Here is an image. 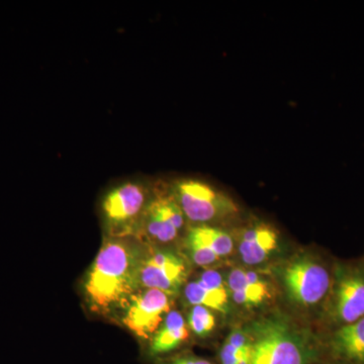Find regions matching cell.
<instances>
[{"label": "cell", "instance_id": "14", "mask_svg": "<svg viewBox=\"0 0 364 364\" xmlns=\"http://www.w3.org/2000/svg\"><path fill=\"white\" fill-rule=\"evenodd\" d=\"M232 299L238 305L259 306L270 296V289L264 279L254 272L235 268L228 277Z\"/></svg>", "mask_w": 364, "mask_h": 364}, {"label": "cell", "instance_id": "2", "mask_svg": "<svg viewBox=\"0 0 364 364\" xmlns=\"http://www.w3.org/2000/svg\"><path fill=\"white\" fill-rule=\"evenodd\" d=\"M251 331V364H308L305 342L287 321L267 318L254 324Z\"/></svg>", "mask_w": 364, "mask_h": 364}, {"label": "cell", "instance_id": "1", "mask_svg": "<svg viewBox=\"0 0 364 364\" xmlns=\"http://www.w3.org/2000/svg\"><path fill=\"white\" fill-rule=\"evenodd\" d=\"M144 248L145 244L136 237H105L83 284L93 312L122 309L138 291L136 275Z\"/></svg>", "mask_w": 364, "mask_h": 364}, {"label": "cell", "instance_id": "6", "mask_svg": "<svg viewBox=\"0 0 364 364\" xmlns=\"http://www.w3.org/2000/svg\"><path fill=\"white\" fill-rule=\"evenodd\" d=\"M335 267V264H334ZM334 267L315 256H299L282 272L289 298L301 306H316L327 299L331 291Z\"/></svg>", "mask_w": 364, "mask_h": 364}, {"label": "cell", "instance_id": "15", "mask_svg": "<svg viewBox=\"0 0 364 364\" xmlns=\"http://www.w3.org/2000/svg\"><path fill=\"white\" fill-rule=\"evenodd\" d=\"M186 242L202 246L214 252L220 258L230 255L234 249V241L231 235L227 233L225 230L212 225H196L189 227Z\"/></svg>", "mask_w": 364, "mask_h": 364}, {"label": "cell", "instance_id": "7", "mask_svg": "<svg viewBox=\"0 0 364 364\" xmlns=\"http://www.w3.org/2000/svg\"><path fill=\"white\" fill-rule=\"evenodd\" d=\"M188 275V263L178 253L145 245L136 275L139 289H154L174 296Z\"/></svg>", "mask_w": 364, "mask_h": 364}, {"label": "cell", "instance_id": "19", "mask_svg": "<svg viewBox=\"0 0 364 364\" xmlns=\"http://www.w3.org/2000/svg\"><path fill=\"white\" fill-rule=\"evenodd\" d=\"M343 364H348V363H343Z\"/></svg>", "mask_w": 364, "mask_h": 364}, {"label": "cell", "instance_id": "12", "mask_svg": "<svg viewBox=\"0 0 364 364\" xmlns=\"http://www.w3.org/2000/svg\"><path fill=\"white\" fill-rule=\"evenodd\" d=\"M189 337L188 325L178 311H171L165 318L161 327L148 342L145 355L154 360L171 353L181 347Z\"/></svg>", "mask_w": 364, "mask_h": 364}, {"label": "cell", "instance_id": "18", "mask_svg": "<svg viewBox=\"0 0 364 364\" xmlns=\"http://www.w3.org/2000/svg\"><path fill=\"white\" fill-rule=\"evenodd\" d=\"M159 364H213L210 361L205 358H198L193 355L178 356L168 359V360L161 361Z\"/></svg>", "mask_w": 364, "mask_h": 364}, {"label": "cell", "instance_id": "13", "mask_svg": "<svg viewBox=\"0 0 364 364\" xmlns=\"http://www.w3.org/2000/svg\"><path fill=\"white\" fill-rule=\"evenodd\" d=\"M332 355L348 364H364V317L333 330L329 338Z\"/></svg>", "mask_w": 364, "mask_h": 364}, {"label": "cell", "instance_id": "16", "mask_svg": "<svg viewBox=\"0 0 364 364\" xmlns=\"http://www.w3.org/2000/svg\"><path fill=\"white\" fill-rule=\"evenodd\" d=\"M222 364H251L252 338L242 330H233L220 352Z\"/></svg>", "mask_w": 364, "mask_h": 364}, {"label": "cell", "instance_id": "8", "mask_svg": "<svg viewBox=\"0 0 364 364\" xmlns=\"http://www.w3.org/2000/svg\"><path fill=\"white\" fill-rule=\"evenodd\" d=\"M186 222L173 196L157 191L146 208L136 238L153 247L166 245L176 240Z\"/></svg>", "mask_w": 364, "mask_h": 364}, {"label": "cell", "instance_id": "11", "mask_svg": "<svg viewBox=\"0 0 364 364\" xmlns=\"http://www.w3.org/2000/svg\"><path fill=\"white\" fill-rule=\"evenodd\" d=\"M279 247V235L267 224H255L242 231L239 253L244 263L257 265L264 262Z\"/></svg>", "mask_w": 364, "mask_h": 364}, {"label": "cell", "instance_id": "9", "mask_svg": "<svg viewBox=\"0 0 364 364\" xmlns=\"http://www.w3.org/2000/svg\"><path fill=\"white\" fill-rule=\"evenodd\" d=\"M172 296L154 289H140L122 308V322L143 342H149L172 311Z\"/></svg>", "mask_w": 364, "mask_h": 364}, {"label": "cell", "instance_id": "10", "mask_svg": "<svg viewBox=\"0 0 364 364\" xmlns=\"http://www.w3.org/2000/svg\"><path fill=\"white\" fill-rule=\"evenodd\" d=\"M184 298L193 306H203L210 310L226 314L229 291L219 272L208 269L198 279L184 287Z\"/></svg>", "mask_w": 364, "mask_h": 364}, {"label": "cell", "instance_id": "17", "mask_svg": "<svg viewBox=\"0 0 364 364\" xmlns=\"http://www.w3.org/2000/svg\"><path fill=\"white\" fill-rule=\"evenodd\" d=\"M188 327L196 336L207 337L215 327V317L210 309L203 306H193L188 315Z\"/></svg>", "mask_w": 364, "mask_h": 364}, {"label": "cell", "instance_id": "4", "mask_svg": "<svg viewBox=\"0 0 364 364\" xmlns=\"http://www.w3.org/2000/svg\"><path fill=\"white\" fill-rule=\"evenodd\" d=\"M153 191L144 182L129 181L105 193L102 203L107 236L136 237Z\"/></svg>", "mask_w": 364, "mask_h": 364}, {"label": "cell", "instance_id": "5", "mask_svg": "<svg viewBox=\"0 0 364 364\" xmlns=\"http://www.w3.org/2000/svg\"><path fill=\"white\" fill-rule=\"evenodd\" d=\"M326 317L334 329L364 317V258L335 264Z\"/></svg>", "mask_w": 364, "mask_h": 364}, {"label": "cell", "instance_id": "3", "mask_svg": "<svg viewBox=\"0 0 364 364\" xmlns=\"http://www.w3.org/2000/svg\"><path fill=\"white\" fill-rule=\"evenodd\" d=\"M169 193L191 226L221 222L239 212L237 203L226 193L196 179H179Z\"/></svg>", "mask_w": 364, "mask_h": 364}]
</instances>
